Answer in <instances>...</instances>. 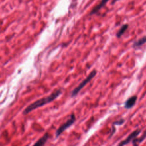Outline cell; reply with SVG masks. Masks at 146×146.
<instances>
[{
  "label": "cell",
  "mask_w": 146,
  "mask_h": 146,
  "mask_svg": "<svg viewBox=\"0 0 146 146\" xmlns=\"http://www.w3.org/2000/svg\"><path fill=\"white\" fill-rule=\"evenodd\" d=\"M62 93V91L60 89H58L56 90L55 91L53 92L51 95L39 99L34 102L32 103L30 105H29L23 111V115H27L31 112L32 111H34V110H36V108H38L40 107H42L52 101H54L55 99H56Z\"/></svg>",
  "instance_id": "cell-1"
},
{
  "label": "cell",
  "mask_w": 146,
  "mask_h": 146,
  "mask_svg": "<svg viewBox=\"0 0 146 146\" xmlns=\"http://www.w3.org/2000/svg\"><path fill=\"white\" fill-rule=\"evenodd\" d=\"M96 74V70L92 71L89 74V75L78 86H77L72 91V92L71 93V97L73 98V97L76 96L78 94V93L81 91V90L95 76Z\"/></svg>",
  "instance_id": "cell-2"
},
{
  "label": "cell",
  "mask_w": 146,
  "mask_h": 146,
  "mask_svg": "<svg viewBox=\"0 0 146 146\" xmlns=\"http://www.w3.org/2000/svg\"><path fill=\"white\" fill-rule=\"evenodd\" d=\"M76 120V117L74 113H72L70 116L69 119L67 120L66 122L62 124L56 131L55 132V137H59L66 129H67L68 127H70L72 124L74 123V122Z\"/></svg>",
  "instance_id": "cell-3"
},
{
  "label": "cell",
  "mask_w": 146,
  "mask_h": 146,
  "mask_svg": "<svg viewBox=\"0 0 146 146\" xmlns=\"http://www.w3.org/2000/svg\"><path fill=\"white\" fill-rule=\"evenodd\" d=\"M140 132H141V130L140 129L135 130L132 133H131L125 140L120 142L117 146H124V145H127L128 143H129V142L132 141V140L133 139L136 137L140 133Z\"/></svg>",
  "instance_id": "cell-4"
},
{
  "label": "cell",
  "mask_w": 146,
  "mask_h": 146,
  "mask_svg": "<svg viewBox=\"0 0 146 146\" xmlns=\"http://www.w3.org/2000/svg\"><path fill=\"white\" fill-rule=\"evenodd\" d=\"M137 96L133 95L131 97H129L124 103V107L125 109H130L132 107L134 106V105L136 103V102L137 100Z\"/></svg>",
  "instance_id": "cell-5"
},
{
  "label": "cell",
  "mask_w": 146,
  "mask_h": 146,
  "mask_svg": "<svg viewBox=\"0 0 146 146\" xmlns=\"http://www.w3.org/2000/svg\"><path fill=\"white\" fill-rule=\"evenodd\" d=\"M49 137H50L49 134L48 133H46L33 146H43L48 140Z\"/></svg>",
  "instance_id": "cell-6"
},
{
  "label": "cell",
  "mask_w": 146,
  "mask_h": 146,
  "mask_svg": "<svg viewBox=\"0 0 146 146\" xmlns=\"http://www.w3.org/2000/svg\"><path fill=\"white\" fill-rule=\"evenodd\" d=\"M108 1H109V0H102L101 2H100V3H99L96 6H95V7L92 10V11H91V13H90V15H93V14H96V13H98V12L100 10V9L102 8V7L107 3V2Z\"/></svg>",
  "instance_id": "cell-7"
},
{
  "label": "cell",
  "mask_w": 146,
  "mask_h": 146,
  "mask_svg": "<svg viewBox=\"0 0 146 146\" xmlns=\"http://www.w3.org/2000/svg\"><path fill=\"white\" fill-rule=\"evenodd\" d=\"M145 41H146V38H145V36H144L143 37H142L141 38L139 39V40L135 41L132 46L134 48H137V47H139L140 46H141L143 44H144L145 43Z\"/></svg>",
  "instance_id": "cell-8"
},
{
  "label": "cell",
  "mask_w": 146,
  "mask_h": 146,
  "mask_svg": "<svg viewBox=\"0 0 146 146\" xmlns=\"http://www.w3.org/2000/svg\"><path fill=\"white\" fill-rule=\"evenodd\" d=\"M145 137V132H144V134L142 136L139 138L135 137V139H133L132 141L133 146H139V145L144 140Z\"/></svg>",
  "instance_id": "cell-9"
},
{
  "label": "cell",
  "mask_w": 146,
  "mask_h": 146,
  "mask_svg": "<svg viewBox=\"0 0 146 146\" xmlns=\"http://www.w3.org/2000/svg\"><path fill=\"white\" fill-rule=\"evenodd\" d=\"M128 27V24L123 25L120 27V29L119 30V31H117V33L116 34V36L117 38H120L121 36V35L124 33V32L127 30Z\"/></svg>",
  "instance_id": "cell-10"
},
{
  "label": "cell",
  "mask_w": 146,
  "mask_h": 146,
  "mask_svg": "<svg viewBox=\"0 0 146 146\" xmlns=\"http://www.w3.org/2000/svg\"><path fill=\"white\" fill-rule=\"evenodd\" d=\"M124 122V119L121 118L120 120H117L115 122H114L113 123V125H122L123 124Z\"/></svg>",
  "instance_id": "cell-11"
}]
</instances>
